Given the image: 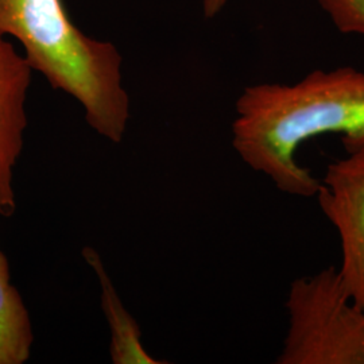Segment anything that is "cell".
<instances>
[{
  "mask_svg": "<svg viewBox=\"0 0 364 364\" xmlns=\"http://www.w3.org/2000/svg\"><path fill=\"white\" fill-rule=\"evenodd\" d=\"M332 23L344 34L364 36V0H317Z\"/></svg>",
  "mask_w": 364,
  "mask_h": 364,
  "instance_id": "obj_8",
  "label": "cell"
},
{
  "mask_svg": "<svg viewBox=\"0 0 364 364\" xmlns=\"http://www.w3.org/2000/svg\"><path fill=\"white\" fill-rule=\"evenodd\" d=\"M82 255L96 272L102 287V308L111 329V359L115 364L165 363L150 356L142 346L141 329L126 311L112 285L99 254L91 247L82 250Z\"/></svg>",
  "mask_w": 364,
  "mask_h": 364,
  "instance_id": "obj_6",
  "label": "cell"
},
{
  "mask_svg": "<svg viewBox=\"0 0 364 364\" xmlns=\"http://www.w3.org/2000/svg\"><path fill=\"white\" fill-rule=\"evenodd\" d=\"M316 198L338 231L340 282L364 309V149L328 165Z\"/></svg>",
  "mask_w": 364,
  "mask_h": 364,
  "instance_id": "obj_4",
  "label": "cell"
},
{
  "mask_svg": "<svg viewBox=\"0 0 364 364\" xmlns=\"http://www.w3.org/2000/svg\"><path fill=\"white\" fill-rule=\"evenodd\" d=\"M6 36L21 42L33 70L82 105L93 130L115 144L123 139L130 99L114 43L75 26L63 0H0V37Z\"/></svg>",
  "mask_w": 364,
  "mask_h": 364,
  "instance_id": "obj_2",
  "label": "cell"
},
{
  "mask_svg": "<svg viewBox=\"0 0 364 364\" xmlns=\"http://www.w3.org/2000/svg\"><path fill=\"white\" fill-rule=\"evenodd\" d=\"M326 134L340 135L347 154L363 150L362 70L318 69L296 84L251 85L236 102L235 150L287 195H317L320 181L296 156L302 144Z\"/></svg>",
  "mask_w": 364,
  "mask_h": 364,
  "instance_id": "obj_1",
  "label": "cell"
},
{
  "mask_svg": "<svg viewBox=\"0 0 364 364\" xmlns=\"http://www.w3.org/2000/svg\"><path fill=\"white\" fill-rule=\"evenodd\" d=\"M33 69L25 55L0 37V215L16 210L14 169L23 150L27 127L26 99Z\"/></svg>",
  "mask_w": 364,
  "mask_h": 364,
  "instance_id": "obj_5",
  "label": "cell"
},
{
  "mask_svg": "<svg viewBox=\"0 0 364 364\" xmlns=\"http://www.w3.org/2000/svg\"><path fill=\"white\" fill-rule=\"evenodd\" d=\"M287 332L278 364H364V309L336 267L301 277L289 289Z\"/></svg>",
  "mask_w": 364,
  "mask_h": 364,
  "instance_id": "obj_3",
  "label": "cell"
},
{
  "mask_svg": "<svg viewBox=\"0 0 364 364\" xmlns=\"http://www.w3.org/2000/svg\"><path fill=\"white\" fill-rule=\"evenodd\" d=\"M228 0H203V11L207 18H215L225 7Z\"/></svg>",
  "mask_w": 364,
  "mask_h": 364,
  "instance_id": "obj_9",
  "label": "cell"
},
{
  "mask_svg": "<svg viewBox=\"0 0 364 364\" xmlns=\"http://www.w3.org/2000/svg\"><path fill=\"white\" fill-rule=\"evenodd\" d=\"M34 341L26 305L10 281L9 260L0 250V364H23Z\"/></svg>",
  "mask_w": 364,
  "mask_h": 364,
  "instance_id": "obj_7",
  "label": "cell"
}]
</instances>
